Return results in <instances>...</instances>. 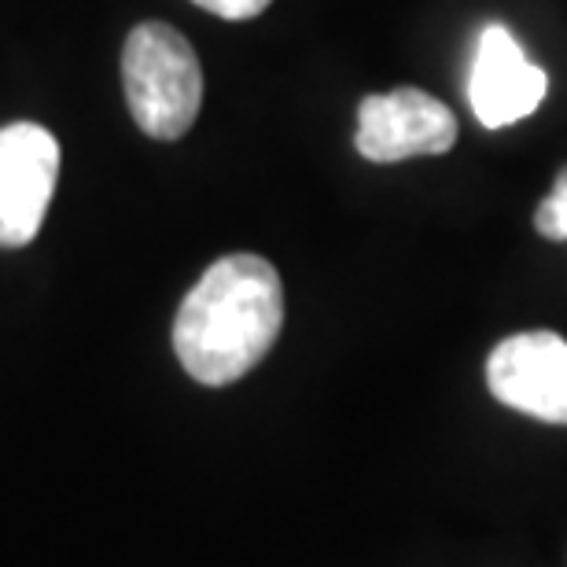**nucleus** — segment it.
<instances>
[{"label": "nucleus", "instance_id": "8", "mask_svg": "<svg viewBox=\"0 0 567 567\" xmlns=\"http://www.w3.org/2000/svg\"><path fill=\"white\" fill-rule=\"evenodd\" d=\"M192 4L207 8L210 16L218 19H229V22H244V19H255L274 4V0H192Z\"/></svg>", "mask_w": 567, "mask_h": 567}, {"label": "nucleus", "instance_id": "7", "mask_svg": "<svg viewBox=\"0 0 567 567\" xmlns=\"http://www.w3.org/2000/svg\"><path fill=\"white\" fill-rule=\"evenodd\" d=\"M535 229L546 240H567V169H560L557 185L535 210Z\"/></svg>", "mask_w": 567, "mask_h": 567}, {"label": "nucleus", "instance_id": "6", "mask_svg": "<svg viewBox=\"0 0 567 567\" xmlns=\"http://www.w3.org/2000/svg\"><path fill=\"white\" fill-rule=\"evenodd\" d=\"M549 78L519 49V41L505 27H486L475 52L468 100L475 118L486 130H502L524 122L546 100Z\"/></svg>", "mask_w": 567, "mask_h": 567}, {"label": "nucleus", "instance_id": "5", "mask_svg": "<svg viewBox=\"0 0 567 567\" xmlns=\"http://www.w3.org/2000/svg\"><path fill=\"white\" fill-rule=\"evenodd\" d=\"M354 144L369 163L442 155L457 144V118L442 100L421 93V89H394V93L361 100Z\"/></svg>", "mask_w": 567, "mask_h": 567}, {"label": "nucleus", "instance_id": "1", "mask_svg": "<svg viewBox=\"0 0 567 567\" xmlns=\"http://www.w3.org/2000/svg\"><path fill=\"white\" fill-rule=\"evenodd\" d=\"M284 324V284L274 262L258 255H225L185 295L174 321V350L203 388L247 377Z\"/></svg>", "mask_w": 567, "mask_h": 567}, {"label": "nucleus", "instance_id": "2", "mask_svg": "<svg viewBox=\"0 0 567 567\" xmlns=\"http://www.w3.org/2000/svg\"><path fill=\"white\" fill-rule=\"evenodd\" d=\"M122 82L133 122L155 141L185 137L203 107L199 55L166 22H141L126 38Z\"/></svg>", "mask_w": 567, "mask_h": 567}, {"label": "nucleus", "instance_id": "4", "mask_svg": "<svg viewBox=\"0 0 567 567\" xmlns=\"http://www.w3.org/2000/svg\"><path fill=\"white\" fill-rule=\"evenodd\" d=\"M486 388L502 405L546 424H567V339L519 332L494 347Z\"/></svg>", "mask_w": 567, "mask_h": 567}, {"label": "nucleus", "instance_id": "3", "mask_svg": "<svg viewBox=\"0 0 567 567\" xmlns=\"http://www.w3.org/2000/svg\"><path fill=\"white\" fill-rule=\"evenodd\" d=\"M60 181V141L38 122L0 130V247L38 240Z\"/></svg>", "mask_w": 567, "mask_h": 567}]
</instances>
